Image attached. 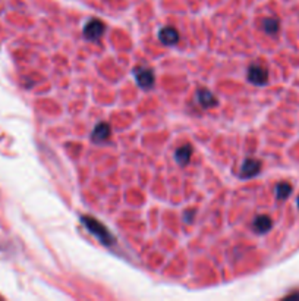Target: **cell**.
<instances>
[{"label": "cell", "mask_w": 299, "mask_h": 301, "mask_svg": "<svg viewBox=\"0 0 299 301\" xmlns=\"http://www.w3.org/2000/svg\"><path fill=\"white\" fill-rule=\"evenodd\" d=\"M81 221H82L84 226H85V228H87L102 244H104V245H112V244L115 242V237L110 234V231H109L102 222H98L95 217H92V216H82Z\"/></svg>", "instance_id": "1"}, {"label": "cell", "mask_w": 299, "mask_h": 301, "mask_svg": "<svg viewBox=\"0 0 299 301\" xmlns=\"http://www.w3.org/2000/svg\"><path fill=\"white\" fill-rule=\"evenodd\" d=\"M248 81L254 86H265L269 81L267 69L261 68L258 65H252L248 71Z\"/></svg>", "instance_id": "2"}, {"label": "cell", "mask_w": 299, "mask_h": 301, "mask_svg": "<svg viewBox=\"0 0 299 301\" xmlns=\"http://www.w3.org/2000/svg\"><path fill=\"white\" fill-rule=\"evenodd\" d=\"M104 34V24L98 19H91L84 26V36L88 40H98Z\"/></svg>", "instance_id": "3"}, {"label": "cell", "mask_w": 299, "mask_h": 301, "mask_svg": "<svg viewBox=\"0 0 299 301\" xmlns=\"http://www.w3.org/2000/svg\"><path fill=\"white\" fill-rule=\"evenodd\" d=\"M135 79H137V84L141 88H144V90H148V88L154 86V74H153V71L145 69V68H140L135 72Z\"/></svg>", "instance_id": "4"}, {"label": "cell", "mask_w": 299, "mask_h": 301, "mask_svg": "<svg viewBox=\"0 0 299 301\" xmlns=\"http://www.w3.org/2000/svg\"><path fill=\"white\" fill-rule=\"evenodd\" d=\"M260 171V160H257V159H247V160L242 163V168H241V176L245 178V179H249V178H254L255 175H258Z\"/></svg>", "instance_id": "5"}, {"label": "cell", "mask_w": 299, "mask_h": 301, "mask_svg": "<svg viewBox=\"0 0 299 301\" xmlns=\"http://www.w3.org/2000/svg\"><path fill=\"white\" fill-rule=\"evenodd\" d=\"M158 38L164 46H175L179 41V33L173 26H164L160 30Z\"/></svg>", "instance_id": "6"}, {"label": "cell", "mask_w": 299, "mask_h": 301, "mask_svg": "<svg viewBox=\"0 0 299 301\" xmlns=\"http://www.w3.org/2000/svg\"><path fill=\"white\" fill-rule=\"evenodd\" d=\"M110 134H112V129H110L109 124L100 122V124L95 125L94 131H92L91 140L94 143H103V141H106L107 138L110 137Z\"/></svg>", "instance_id": "7"}, {"label": "cell", "mask_w": 299, "mask_h": 301, "mask_svg": "<svg viewBox=\"0 0 299 301\" xmlns=\"http://www.w3.org/2000/svg\"><path fill=\"white\" fill-rule=\"evenodd\" d=\"M273 226V222H272V217L267 216V214H260L254 219V224H252V228L255 232L258 234H265L272 229Z\"/></svg>", "instance_id": "8"}, {"label": "cell", "mask_w": 299, "mask_h": 301, "mask_svg": "<svg viewBox=\"0 0 299 301\" xmlns=\"http://www.w3.org/2000/svg\"><path fill=\"white\" fill-rule=\"evenodd\" d=\"M196 99H198V103H200L203 107H206V109L214 107V106L217 104L216 96H214L213 93H210L208 90H204V88H201V90L196 91Z\"/></svg>", "instance_id": "9"}, {"label": "cell", "mask_w": 299, "mask_h": 301, "mask_svg": "<svg viewBox=\"0 0 299 301\" xmlns=\"http://www.w3.org/2000/svg\"><path fill=\"white\" fill-rule=\"evenodd\" d=\"M175 157H176V162L181 165V166L188 165L189 163V160H191V157H192V147H191L189 144H185L182 147H179V149L176 150Z\"/></svg>", "instance_id": "10"}, {"label": "cell", "mask_w": 299, "mask_h": 301, "mask_svg": "<svg viewBox=\"0 0 299 301\" xmlns=\"http://www.w3.org/2000/svg\"><path fill=\"white\" fill-rule=\"evenodd\" d=\"M290 193H292V187L286 184V182H282V184H279L277 187H276V197L279 199V200H285L287 199L289 196H290Z\"/></svg>", "instance_id": "11"}, {"label": "cell", "mask_w": 299, "mask_h": 301, "mask_svg": "<svg viewBox=\"0 0 299 301\" xmlns=\"http://www.w3.org/2000/svg\"><path fill=\"white\" fill-rule=\"evenodd\" d=\"M262 28L267 34H276L279 31V21L277 19H273V18H269V19H264L262 21Z\"/></svg>", "instance_id": "12"}, {"label": "cell", "mask_w": 299, "mask_h": 301, "mask_svg": "<svg viewBox=\"0 0 299 301\" xmlns=\"http://www.w3.org/2000/svg\"><path fill=\"white\" fill-rule=\"evenodd\" d=\"M298 207H299V199H298Z\"/></svg>", "instance_id": "13"}]
</instances>
